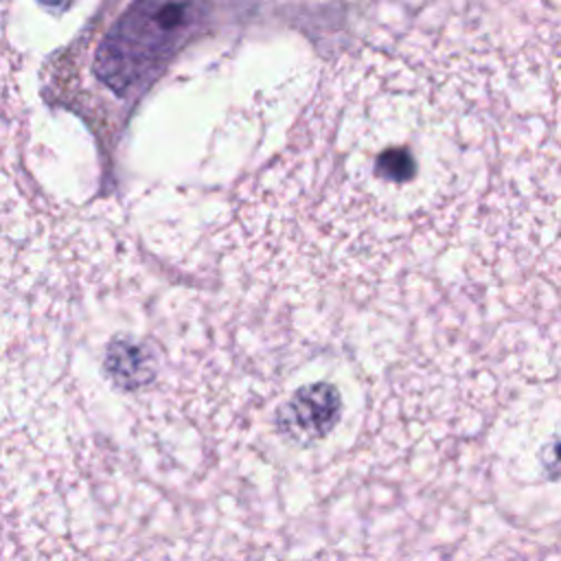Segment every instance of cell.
<instances>
[{
	"label": "cell",
	"mask_w": 561,
	"mask_h": 561,
	"mask_svg": "<svg viewBox=\"0 0 561 561\" xmlns=\"http://www.w3.org/2000/svg\"><path fill=\"white\" fill-rule=\"evenodd\" d=\"M182 7L178 4H153V15L145 18V7H136V15L125 18L103 46L101 66L103 77L112 85H129L142 72H149L158 64L162 50L175 42L180 28Z\"/></svg>",
	"instance_id": "obj_1"
},
{
	"label": "cell",
	"mask_w": 561,
	"mask_h": 561,
	"mask_svg": "<svg viewBox=\"0 0 561 561\" xmlns=\"http://www.w3.org/2000/svg\"><path fill=\"white\" fill-rule=\"evenodd\" d=\"M340 419V399L327 383H309L300 388L280 408V430L294 438L324 436Z\"/></svg>",
	"instance_id": "obj_2"
},
{
	"label": "cell",
	"mask_w": 561,
	"mask_h": 561,
	"mask_svg": "<svg viewBox=\"0 0 561 561\" xmlns=\"http://www.w3.org/2000/svg\"><path fill=\"white\" fill-rule=\"evenodd\" d=\"M105 368L123 386H138L142 379L151 377L153 362L142 346H136L131 342H114L107 348Z\"/></svg>",
	"instance_id": "obj_3"
}]
</instances>
